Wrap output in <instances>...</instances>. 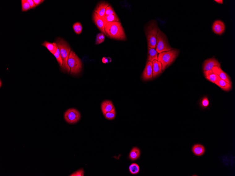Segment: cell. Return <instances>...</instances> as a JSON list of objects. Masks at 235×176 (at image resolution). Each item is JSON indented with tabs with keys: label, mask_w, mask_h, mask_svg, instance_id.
<instances>
[{
	"label": "cell",
	"mask_w": 235,
	"mask_h": 176,
	"mask_svg": "<svg viewBox=\"0 0 235 176\" xmlns=\"http://www.w3.org/2000/svg\"><path fill=\"white\" fill-rule=\"evenodd\" d=\"M105 30L107 36L112 39L119 40H126V35L120 22H109L105 27Z\"/></svg>",
	"instance_id": "1"
},
{
	"label": "cell",
	"mask_w": 235,
	"mask_h": 176,
	"mask_svg": "<svg viewBox=\"0 0 235 176\" xmlns=\"http://www.w3.org/2000/svg\"><path fill=\"white\" fill-rule=\"evenodd\" d=\"M58 47L59 49L60 55L63 62V65L61 69L64 71L70 73V68L68 65L67 61L69 55L71 52L70 46L64 40L58 38L57 40Z\"/></svg>",
	"instance_id": "2"
},
{
	"label": "cell",
	"mask_w": 235,
	"mask_h": 176,
	"mask_svg": "<svg viewBox=\"0 0 235 176\" xmlns=\"http://www.w3.org/2000/svg\"><path fill=\"white\" fill-rule=\"evenodd\" d=\"M179 52V51L178 50L173 49L160 53L157 61L161 63L163 70H164L174 62L177 57Z\"/></svg>",
	"instance_id": "3"
},
{
	"label": "cell",
	"mask_w": 235,
	"mask_h": 176,
	"mask_svg": "<svg viewBox=\"0 0 235 176\" xmlns=\"http://www.w3.org/2000/svg\"><path fill=\"white\" fill-rule=\"evenodd\" d=\"M158 29L157 23L155 21L151 22L147 26L146 35L148 47L152 48L156 47Z\"/></svg>",
	"instance_id": "4"
},
{
	"label": "cell",
	"mask_w": 235,
	"mask_h": 176,
	"mask_svg": "<svg viewBox=\"0 0 235 176\" xmlns=\"http://www.w3.org/2000/svg\"><path fill=\"white\" fill-rule=\"evenodd\" d=\"M67 63L71 73L76 74L80 72L82 68L81 61L72 50L69 56Z\"/></svg>",
	"instance_id": "5"
},
{
	"label": "cell",
	"mask_w": 235,
	"mask_h": 176,
	"mask_svg": "<svg viewBox=\"0 0 235 176\" xmlns=\"http://www.w3.org/2000/svg\"><path fill=\"white\" fill-rule=\"evenodd\" d=\"M156 50L158 53L169 51L173 49L170 46L167 37L164 33L158 29L157 35Z\"/></svg>",
	"instance_id": "6"
},
{
	"label": "cell",
	"mask_w": 235,
	"mask_h": 176,
	"mask_svg": "<svg viewBox=\"0 0 235 176\" xmlns=\"http://www.w3.org/2000/svg\"><path fill=\"white\" fill-rule=\"evenodd\" d=\"M220 64L215 58L205 60L203 64V73L205 77L213 73L212 69L214 67H220Z\"/></svg>",
	"instance_id": "7"
},
{
	"label": "cell",
	"mask_w": 235,
	"mask_h": 176,
	"mask_svg": "<svg viewBox=\"0 0 235 176\" xmlns=\"http://www.w3.org/2000/svg\"><path fill=\"white\" fill-rule=\"evenodd\" d=\"M65 120L68 123L74 124L76 123L81 117V115L79 111L75 109H69L66 111L64 115Z\"/></svg>",
	"instance_id": "8"
},
{
	"label": "cell",
	"mask_w": 235,
	"mask_h": 176,
	"mask_svg": "<svg viewBox=\"0 0 235 176\" xmlns=\"http://www.w3.org/2000/svg\"><path fill=\"white\" fill-rule=\"evenodd\" d=\"M93 17L94 22L97 27L102 33L106 35L105 30V27L106 23L104 18L100 16L95 12H93Z\"/></svg>",
	"instance_id": "9"
},
{
	"label": "cell",
	"mask_w": 235,
	"mask_h": 176,
	"mask_svg": "<svg viewBox=\"0 0 235 176\" xmlns=\"http://www.w3.org/2000/svg\"><path fill=\"white\" fill-rule=\"evenodd\" d=\"M212 71L213 73L216 74L222 80L232 85L231 78L227 74L221 69L220 67H217V66L214 67Z\"/></svg>",
	"instance_id": "10"
},
{
	"label": "cell",
	"mask_w": 235,
	"mask_h": 176,
	"mask_svg": "<svg viewBox=\"0 0 235 176\" xmlns=\"http://www.w3.org/2000/svg\"><path fill=\"white\" fill-rule=\"evenodd\" d=\"M225 29V25L221 20H217L213 23L212 29L213 32L216 34L219 35L223 34Z\"/></svg>",
	"instance_id": "11"
},
{
	"label": "cell",
	"mask_w": 235,
	"mask_h": 176,
	"mask_svg": "<svg viewBox=\"0 0 235 176\" xmlns=\"http://www.w3.org/2000/svg\"><path fill=\"white\" fill-rule=\"evenodd\" d=\"M152 63L150 61H148L143 73V78L144 80H151L152 77Z\"/></svg>",
	"instance_id": "12"
},
{
	"label": "cell",
	"mask_w": 235,
	"mask_h": 176,
	"mask_svg": "<svg viewBox=\"0 0 235 176\" xmlns=\"http://www.w3.org/2000/svg\"><path fill=\"white\" fill-rule=\"evenodd\" d=\"M109 6V4L106 2H100L97 5L94 12H95L100 16L104 18L106 9Z\"/></svg>",
	"instance_id": "13"
},
{
	"label": "cell",
	"mask_w": 235,
	"mask_h": 176,
	"mask_svg": "<svg viewBox=\"0 0 235 176\" xmlns=\"http://www.w3.org/2000/svg\"><path fill=\"white\" fill-rule=\"evenodd\" d=\"M153 77L154 78L159 75L162 72L161 63L158 61L154 60L152 62Z\"/></svg>",
	"instance_id": "14"
},
{
	"label": "cell",
	"mask_w": 235,
	"mask_h": 176,
	"mask_svg": "<svg viewBox=\"0 0 235 176\" xmlns=\"http://www.w3.org/2000/svg\"><path fill=\"white\" fill-rule=\"evenodd\" d=\"M101 108L102 112L104 115L108 112L113 110L114 107L112 102L109 100L104 101L101 104Z\"/></svg>",
	"instance_id": "15"
},
{
	"label": "cell",
	"mask_w": 235,
	"mask_h": 176,
	"mask_svg": "<svg viewBox=\"0 0 235 176\" xmlns=\"http://www.w3.org/2000/svg\"><path fill=\"white\" fill-rule=\"evenodd\" d=\"M215 84L224 91H228L231 90L232 89V85L222 80L219 77Z\"/></svg>",
	"instance_id": "16"
},
{
	"label": "cell",
	"mask_w": 235,
	"mask_h": 176,
	"mask_svg": "<svg viewBox=\"0 0 235 176\" xmlns=\"http://www.w3.org/2000/svg\"><path fill=\"white\" fill-rule=\"evenodd\" d=\"M192 150L194 154L198 157L202 156L205 152V147L201 144L194 145Z\"/></svg>",
	"instance_id": "17"
},
{
	"label": "cell",
	"mask_w": 235,
	"mask_h": 176,
	"mask_svg": "<svg viewBox=\"0 0 235 176\" xmlns=\"http://www.w3.org/2000/svg\"><path fill=\"white\" fill-rule=\"evenodd\" d=\"M148 61L152 62L154 60H158V52L155 48H152L148 47Z\"/></svg>",
	"instance_id": "18"
},
{
	"label": "cell",
	"mask_w": 235,
	"mask_h": 176,
	"mask_svg": "<svg viewBox=\"0 0 235 176\" xmlns=\"http://www.w3.org/2000/svg\"><path fill=\"white\" fill-rule=\"evenodd\" d=\"M42 45L46 48L53 55L57 52L58 46L56 43H51L45 41L43 43Z\"/></svg>",
	"instance_id": "19"
},
{
	"label": "cell",
	"mask_w": 235,
	"mask_h": 176,
	"mask_svg": "<svg viewBox=\"0 0 235 176\" xmlns=\"http://www.w3.org/2000/svg\"><path fill=\"white\" fill-rule=\"evenodd\" d=\"M140 155V151L139 148L135 147L131 149L130 152L129 157L130 160L132 161L136 160L139 159Z\"/></svg>",
	"instance_id": "20"
},
{
	"label": "cell",
	"mask_w": 235,
	"mask_h": 176,
	"mask_svg": "<svg viewBox=\"0 0 235 176\" xmlns=\"http://www.w3.org/2000/svg\"><path fill=\"white\" fill-rule=\"evenodd\" d=\"M104 19L106 24L109 22H119V19L117 15H111L105 16Z\"/></svg>",
	"instance_id": "21"
},
{
	"label": "cell",
	"mask_w": 235,
	"mask_h": 176,
	"mask_svg": "<svg viewBox=\"0 0 235 176\" xmlns=\"http://www.w3.org/2000/svg\"><path fill=\"white\" fill-rule=\"evenodd\" d=\"M129 170L131 174H136L139 172L140 168L139 165L136 163H133L130 166Z\"/></svg>",
	"instance_id": "22"
},
{
	"label": "cell",
	"mask_w": 235,
	"mask_h": 176,
	"mask_svg": "<svg viewBox=\"0 0 235 176\" xmlns=\"http://www.w3.org/2000/svg\"><path fill=\"white\" fill-rule=\"evenodd\" d=\"M73 29L76 34L79 35L81 34L83 31V27L80 22H76L73 26Z\"/></svg>",
	"instance_id": "23"
},
{
	"label": "cell",
	"mask_w": 235,
	"mask_h": 176,
	"mask_svg": "<svg viewBox=\"0 0 235 176\" xmlns=\"http://www.w3.org/2000/svg\"><path fill=\"white\" fill-rule=\"evenodd\" d=\"M104 115L107 119L109 120L114 119L116 116L115 108H114L111 111L106 113Z\"/></svg>",
	"instance_id": "24"
},
{
	"label": "cell",
	"mask_w": 235,
	"mask_h": 176,
	"mask_svg": "<svg viewBox=\"0 0 235 176\" xmlns=\"http://www.w3.org/2000/svg\"><path fill=\"white\" fill-rule=\"evenodd\" d=\"M105 39V37L103 33H100L97 35L95 44L97 45L103 43Z\"/></svg>",
	"instance_id": "25"
},
{
	"label": "cell",
	"mask_w": 235,
	"mask_h": 176,
	"mask_svg": "<svg viewBox=\"0 0 235 176\" xmlns=\"http://www.w3.org/2000/svg\"><path fill=\"white\" fill-rule=\"evenodd\" d=\"M22 12L28 11L31 9V7L27 0H22Z\"/></svg>",
	"instance_id": "26"
},
{
	"label": "cell",
	"mask_w": 235,
	"mask_h": 176,
	"mask_svg": "<svg viewBox=\"0 0 235 176\" xmlns=\"http://www.w3.org/2000/svg\"><path fill=\"white\" fill-rule=\"evenodd\" d=\"M219 77V76L216 74L213 73L207 76L206 78L207 80L215 84Z\"/></svg>",
	"instance_id": "27"
},
{
	"label": "cell",
	"mask_w": 235,
	"mask_h": 176,
	"mask_svg": "<svg viewBox=\"0 0 235 176\" xmlns=\"http://www.w3.org/2000/svg\"><path fill=\"white\" fill-rule=\"evenodd\" d=\"M53 55H54L56 58H57V60L59 65L61 67H62L63 65V62L62 58H61V57L60 50L59 49L58 47H57V52Z\"/></svg>",
	"instance_id": "28"
},
{
	"label": "cell",
	"mask_w": 235,
	"mask_h": 176,
	"mask_svg": "<svg viewBox=\"0 0 235 176\" xmlns=\"http://www.w3.org/2000/svg\"><path fill=\"white\" fill-rule=\"evenodd\" d=\"M111 15H116V14L112 6L109 5L106 9L104 17Z\"/></svg>",
	"instance_id": "29"
},
{
	"label": "cell",
	"mask_w": 235,
	"mask_h": 176,
	"mask_svg": "<svg viewBox=\"0 0 235 176\" xmlns=\"http://www.w3.org/2000/svg\"><path fill=\"white\" fill-rule=\"evenodd\" d=\"M209 104V102L208 99L207 97L204 98L201 102V105L204 108L207 107Z\"/></svg>",
	"instance_id": "30"
},
{
	"label": "cell",
	"mask_w": 235,
	"mask_h": 176,
	"mask_svg": "<svg viewBox=\"0 0 235 176\" xmlns=\"http://www.w3.org/2000/svg\"><path fill=\"white\" fill-rule=\"evenodd\" d=\"M70 176H83L84 171L83 169H81L70 175Z\"/></svg>",
	"instance_id": "31"
},
{
	"label": "cell",
	"mask_w": 235,
	"mask_h": 176,
	"mask_svg": "<svg viewBox=\"0 0 235 176\" xmlns=\"http://www.w3.org/2000/svg\"><path fill=\"white\" fill-rule=\"evenodd\" d=\"M31 7V9H34L36 7L33 0H27Z\"/></svg>",
	"instance_id": "32"
},
{
	"label": "cell",
	"mask_w": 235,
	"mask_h": 176,
	"mask_svg": "<svg viewBox=\"0 0 235 176\" xmlns=\"http://www.w3.org/2000/svg\"><path fill=\"white\" fill-rule=\"evenodd\" d=\"M102 62L104 63H108L111 62L112 60L111 58L109 57H104L102 59Z\"/></svg>",
	"instance_id": "33"
},
{
	"label": "cell",
	"mask_w": 235,
	"mask_h": 176,
	"mask_svg": "<svg viewBox=\"0 0 235 176\" xmlns=\"http://www.w3.org/2000/svg\"><path fill=\"white\" fill-rule=\"evenodd\" d=\"M33 1H34L36 6H37L41 4L42 3L45 1L44 0H33Z\"/></svg>",
	"instance_id": "34"
},
{
	"label": "cell",
	"mask_w": 235,
	"mask_h": 176,
	"mask_svg": "<svg viewBox=\"0 0 235 176\" xmlns=\"http://www.w3.org/2000/svg\"><path fill=\"white\" fill-rule=\"evenodd\" d=\"M214 1L216 2H217V3L220 4H223V0H215Z\"/></svg>",
	"instance_id": "35"
},
{
	"label": "cell",
	"mask_w": 235,
	"mask_h": 176,
	"mask_svg": "<svg viewBox=\"0 0 235 176\" xmlns=\"http://www.w3.org/2000/svg\"><path fill=\"white\" fill-rule=\"evenodd\" d=\"M0 84H0V87H1V86H2V81L1 80H0Z\"/></svg>",
	"instance_id": "36"
}]
</instances>
